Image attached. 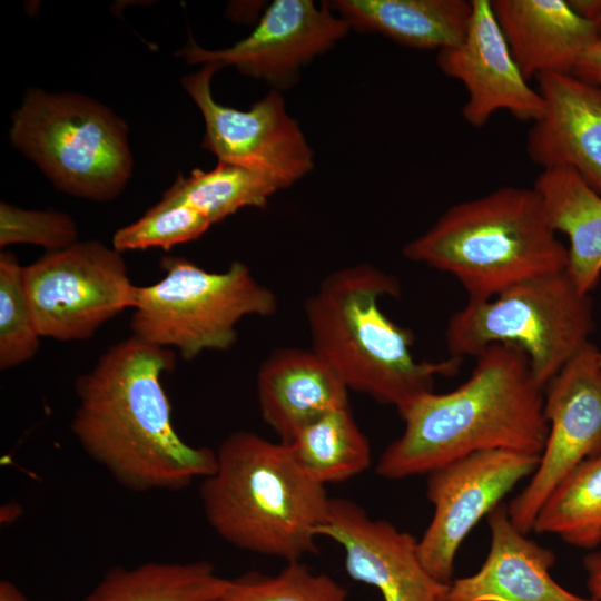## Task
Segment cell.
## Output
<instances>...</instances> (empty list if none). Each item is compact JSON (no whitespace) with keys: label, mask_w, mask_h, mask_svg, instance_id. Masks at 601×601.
Masks as SVG:
<instances>
[{"label":"cell","mask_w":601,"mask_h":601,"mask_svg":"<svg viewBox=\"0 0 601 601\" xmlns=\"http://www.w3.org/2000/svg\"><path fill=\"white\" fill-rule=\"evenodd\" d=\"M328 4L351 28L437 52L462 42L472 16V1L465 0H335Z\"/></svg>","instance_id":"cell-20"},{"label":"cell","mask_w":601,"mask_h":601,"mask_svg":"<svg viewBox=\"0 0 601 601\" xmlns=\"http://www.w3.org/2000/svg\"><path fill=\"white\" fill-rule=\"evenodd\" d=\"M403 254L452 275L469 299L492 298L568 265V248L533 187L505 186L451 206Z\"/></svg>","instance_id":"cell-5"},{"label":"cell","mask_w":601,"mask_h":601,"mask_svg":"<svg viewBox=\"0 0 601 601\" xmlns=\"http://www.w3.org/2000/svg\"><path fill=\"white\" fill-rule=\"evenodd\" d=\"M287 444L302 469L324 486L363 473L372 461L370 442L349 405L317 417Z\"/></svg>","instance_id":"cell-23"},{"label":"cell","mask_w":601,"mask_h":601,"mask_svg":"<svg viewBox=\"0 0 601 601\" xmlns=\"http://www.w3.org/2000/svg\"><path fill=\"white\" fill-rule=\"evenodd\" d=\"M174 349L131 335L76 380L70 428L83 452L128 491H180L216 466L215 451L176 431L162 375Z\"/></svg>","instance_id":"cell-1"},{"label":"cell","mask_w":601,"mask_h":601,"mask_svg":"<svg viewBox=\"0 0 601 601\" xmlns=\"http://www.w3.org/2000/svg\"><path fill=\"white\" fill-rule=\"evenodd\" d=\"M572 75L601 88V39H598L583 52Z\"/></svg>","instance_id":"cell-30"},{"label":"cell","mask_w":601,"mask_h":601,"mask_svg":"<svg viewBox=\"0 0 601 601\" xmlns=\"http://www.w3.org/2000/svg\"><path fill=\"white\" fill-rule=\"evenodd\" d=\"M533 188L553 230L569 238L566 273L590 294L601 277V195L568 168L542 170Z\"/></svg>","instance_id":"cell-21"},{"label":"cell","mask_w":601,"mask_h":601,"mask_svg":"<svg viewBox=\"0 0 601 601\" xmlns=\"http://www.w3.org/2000/svg\"><path fill=\"white\" fill-rule=\"evenodd\" d=\"M23 279L41 337L83 341L135 306L121 253L96 240L47 252L23 266Z\"/></svg>","instance_id":"cell-9"},{"label":"cell","mask_w":601,"mask_h":601,"mask_svg":"<svg viewBox=\"0 0 601 601\" xmlns=\"http://www.w3.org/2000/svg\"><path fill=\"white\" fill-rule=\"evenodd\" d=\"M573 10L581 17L595 21L601 12V0H568Z\"/></svg>","instance_id":"cell-32"},{"label":"cell","mask_w":601,"mask_h":601,"mask_svg":"<svg viewBox=\"0 0 601 601\" xmlns=\"http://www.w3.org/2000/svg\"><path fill=\"white\" fill-rule=\"evenodd\" d=\"M599 359H600V364H601V351H600V354H599Z\"/></svg>","instance_id":"cell-35"},{"label":"cell","mask_w":601,"mask_h":601,"mask_svg":"<svg viewBox=\"0 0 601 601\" xmlns=\"http://www.w3.org/2000/svg\"><path fill=\"white\" fill-rule=\"evenodd\" d=\"M349 29L328 2L275 0L254 30L231 47L208 50L190 39L177 55L194 65L233 66L278 90L292 86L304 65L334 47Z\"/></svg>","instance_id":"cell-13"},{"label":"cell","mask_w":601,"mask_h":601,"mask_svg":"<svg viewBox=\"0 0 601 601\" xmlns=\"http://www.w3.org/2000/svg\"><path fill=\"white\" fill-rule=\"evenodd\" d=\"M220 67L208 62L181 79V85L205 120L201 146L218 161L234 164L272 179L285 188L308 174L313 150L298 125L286 111L278 90H272L248 110L217 102L211 78Z\"/></svg>","instance_id":"cell-10"},{"label":"cell","mask_w":601,"mask_h":601,"mask_svg":"<svg viewBox=\"0 0 601 601\" xmlns=\"http://www.w3.org/2000/svg\"><path fill=\"white\" fill-rule=\"evenodd\" d=\"M471 375L446 393H425L398 411L402 434L381 454L376 472L387 480L428 474L469 454L509 450L540 455L549 432L544 388L526 354L493 344Z\"/></svg>","instance_id":"cell-2"},{"label":"cell","mask_w":601,"mask_h":601,"mask_svg":"<svg viewBox=\"0 0 601 601\" xmlns=\"http://www.w3.org/2000/svg\"><path fill=\"white\" fill-rule=\"evenodd\" d=\"M0 601H28L22 591L11 581H0Z\"/></svg>","instance_id":"cell-33"},{"label":"cell","mask_w":601,"mask_h":601,"mask_svg":"<svg viewBox=\"0 0 601 601\" xmlns=\"http://www.w3.org/2000/svg\"><path fill=\"white\" fill-rule=\"evenodd\" d=\"M489 553L480 570L453 579L439 601H597L572 593L551 575L554 553L526 538L499 504L487 515Z\"/></svg>","instance_id":"cell-17"},{"label":"cell","mask_w":601,"mask_h":601,"mask_svg":"<svg viewBox=\"0 0 601 601\" xmlns=\"http://www.w3.org/2000/svg\"><path fill=\"white\" fill-rule=\"evenodd\" d=\"M279 187L247 168L218 161L215 168L179 176L162 200L180 203L216 224L245 207L263 208Z\"/></svg>","instance_id":"cell-25"},{"label":"cell","mask_w":601,"mask_h":601,"mask_svg":"<svg viewBox=\"0 0 601 601\" xmlns=\"http://www.w3.org/2000/svg\"><path fill=\"white\" fill-rule=\"evenodd\" d=\"M210 226L207 218L189 206L160 199L139 219L119 228L112 237V247L120 253L148 248L168 250L199 238Z\"/></svg>","instance_id":"cell-28"},{"label":"cell","mask_w":601,"mask_h":601,"mask_svg":"<svg viewBox=\"0 0 601 601\" xmlns=\"http://www.w3.org/2000/svg\"><path fill=\"white\" fill-rule=\"evenodd\" d=\"M256 392L262 418L285 443L317 417L348 406V388L313 349L274 351L258 370Z\"/></svg>","instance_id":"cell-18"},{"label":"cell","mask_w":601,"mask_h":601,"mask_svg":"<svg viewBox=\"0 0 601 601\" xmlns=\"http://www.w3.org/2000/svg\"><path fill=\"white\" fill-rule=\"evenodd\" d=\"M599 354L588 342L544 387L548 437L530 482L506 506L512 523L525 534L555 486L580 463L601 454Z\"/></svg>","instance_id":"cell-11"},{"label":"cell","mask_w":601,"mask_h":601,"mask_svg":"<svg viewBox=\"0 0 601 601\" xmlns=\"http://www.w3.org/2000/svg\"><path fill=\"white\" fill-rule=\"evenodd\" d=\"M540 455L489 450L452 461L427 474L426 496L433 515L417 540L418 556L428 573L450 584L460 545L484 516L524 477Z\"/></svg>","instance_id":"cell-12"},{"label":"cell","mask_w":601,"mask_h":601,"mask_svg":"<svg viewBox=\"0 0 601 601\" xmlns=\"http://www.w3.org/2000/svg\"><path fill=\"white\" fill-rule=\"evenodd\" d=\"M345 588L324 573H315L299 561L274 575L248 572L229 579L216 601H346Z\"/></svg>","instance_id":"cell-27"},{"label":"cell","mask_w":601,"mask_h":601,"mask_svg":"<svg viewBox=\"0 0 601 601\" xmlns=\"http://www.w3.org/2000/svg\"><path fill=\"white\" fill-rule=\"evenodd\" d=\"M401 293L398 279L371 264L328 274L305 302L312 349L348 391L366 394L397 412L434 391L435 380L455 375L462 358L417 361L413 333L386 316L380 300Z\"/></svg>","instance_id":"cell-4"},{"label":"cell","mask_w":601,"mask_h":601,"mask_svg":"<svg viewBox=\"0 0 601 601\" xmlns=\"http://www.w3.org/2000/svg\"><path fill=\"white\" fill-rule=\"evenodd\" d=\"M532 531L585 550L601 544V454L580 463L555 486Z\"/></svg>","instance_id":"cell-24"},{"label":"cell","mask_w":601,"mask_h":601,"mask_svg":"<svg viewBox=\"0 0 601 601\" xmlns=\"http://www.w3.org/2000/svg\"><path fill=\"white\" fill-rule=\"evenodd\" d=\"M319 536L339 544L348 575L376 588L384 601H439L446 588L423 565L413 535L349 499L332 497Z\"/></svg>","instance_id":"cell-15"},{"label":"cell","mask_w":601,"mask_h":601,"mask_svg":"<svg viewBox=\"0 0 601 601\" xmlns=\"http://www.w3.org/2000/svg\"><path fill=\"white\" fill-rule=\"evenodd\" d=\"M10 139L58 189L80 198L111 200L131 175L126 124L79 93L29 90L12 115Z\"/></svg>","instance_id":"cell-7"},{"label":"cell","mask_w":601,"mask_h":601,"mask_svg":"<svg viewBox=\"0 0 601 601\" xmlns=\"http://www.w3.org/2000/svg\"><path fill=\"white\" fill-rule=\"evenodd\" d=\"M594 329L590 294L566 270L526 279L489 299H467L445 328L450 356L476 357L493 344H511L528 356L541 387L588 342Z\"/></svg>","instance_id":"cell-6"},{"label":"cell","mask_w":601,"mask_h":601,"mask_svg":"<svg viewBox=\"0 0 601 601\" xmlns=\"http://www.w3.org/2000/svg\"><path fill=\"white\" fill-rule=\"evenodd\" d=\"M77 242L78 228L69 215L56 210L23 209L1 201V248L13 244H31L53 252Z\"/></svg>","instance_id":"cell-29"},{"label":"cell","mask_w":601,"mask_h":601,"mask_svg":"<svg viewBox=\"0 0 601 601\" xmlns=\"http://www.w3.org/2000/svg\"><path fill=\"white\" fill-rule=\"evenodd\" d=\"M229 578L206 561L109 569L82 601H216Z\"/></svg>","instance_id":"cell-22"},{"label":"cell","mask_w":601,"mask_h":601,"mask_svg":"<svg viewBox=\"0 0 601 601\" xmlns=\"http://www.w3.org/2000/svg\"><path fill=\"white\" fill-rule=\"evenodd\" d=\"M510 51L529 81L543 73H572L599 37L595 23L565 0H493Z\"/></svg>","instance_id":"cell-19"},{"label":"cell","mask_w":601,"mask_h":601,"mask_svg":"<svg viewBox=\"0 0 601 601\" xmlns=\"http://www.w3.org/2000/svg\"><path fill=\"white\" fill-rule=\"evenodd\" d=\"M587 589L597 601H601V551H591L583 558Z\"/></svg>","instance_id":"cell-31"},{"label":"cell","mask_w":601,"mask_h":601,"mask_svg":"<svg viewBox=\"0 0 601 601\" xmlns=\"http://www.w3.org/2000/svg\"><path fill=\"white\" fill-rule=\"evenodd\" d=\"M594 23H595L598 37H599V39H601V12H600L599 17L597 18V20L594 21Z\"/></svg>","instance_id":"cell-34"},{"label":"cell","mask_w":601,"mask_h":601,"mask_svg":"<svg viewBox=\"0 0 601 601\" xmlns=\"http://www.w3.org/2000/svg\"><path fill=\"white\" fill-rule=\"evenodd\" d=\"M199 499L209 526L243 551L299 561L316 551L331 500L287 443L250 431L227 435Z\"/></svg>","instance_id":"cell-3"},{"label":"cell","mask_w":601,"mask_h":601,"mask_svg":"<svg viewBox=\"0 0 601 601\" xmlns=\"http://www.w3.org/2000/svg\"><path fill=\"white\" fill-rule=\"evenodd\" d=\"M536 80L545 107L528 132L530 159L542 170L571 169L601 195V88L572 73Z\"/></svg>","instance_id":"cell-16"},{"label":"cell","mask_w":601,"mask_h":601,"mask_svg":"<svg viewBox=\"0 0 601 601\" xmlns=\"http://www.w3.org/2000/svg\"><path fill=\"white\" fill-rule=\"evenodd\" d=\"M165 275L137 286L132 335L190 361L205 351H227L237 341L236 326L247 316H272L274 293L249 268L234 262L224 272H208L181 257L166 256Z\"/></svg>","instance_id":"cell-8"},{"label":"cell","mask_w":601,"mask_h":601,"mask_svg":"<svg viewBox=\"0 0 601 601\" xmlns=\"http://www.w3.org/2000/svg\"><path fill=\"white\" fill-rule=\"evenodd\" d=\"M467 32L455 47L437 52L441 71L463 83L467 98L462 108L464 120L483 127L500 110L520 121H536L545 102L518 67L491 0H471Z\"/></svg>","instance_id":"cell-14"},{"label":"cell","mask_w":601,"mask_h":601,"mask_svg":"<svg viewBox=\"0 0 601 601\" xmlns=\"http://www.w3.org/2000/svg\"><path fill=\"white\" fill-rule=\"evenodd\" d=\"M23 279V266L9 253L0 254V368L19 366L35 357L40 346Z\"/></svg>","instance_id":"cell-26"}]
</instances>
